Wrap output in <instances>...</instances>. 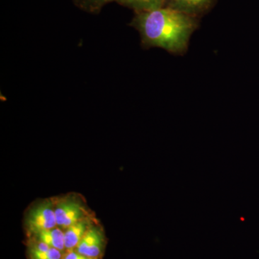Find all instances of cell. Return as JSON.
Returning a JSON list of instances; mask_svg holds the SVG:
<instances>
[{
	"mask_svg": "<svg viewBox=\"0 0 259 259\" xmlns=\"http://www.w3.org/2000/svg\"><path fill=\"white\" fill-rule=\"evenodd\" d=\"M57 226L66 229L74 223L89 217L83 202L78 197L68 196L54 202Z\"/></svg>",
	"mask_w": 259,
	"mask_h": 259,
	"instance_id": "7a4b0ae2",
	"label": "cell"
},
{
	"mask_svg": "<svg viewBox=\"0 0 259 259\" xmlns=\"http://www.w3.org/2000/svg\"><path fill=\"white\" fill-rule=\"evenodd\" d=\"M105 245L103 231L99 227L92 226L75 250L89 258L100 259L103 255Z\"/></svg>",
	"mask_w": 259,
	"mask_h": 259,
	"instance_id": "277c9868",
	"label": "cell"
},
{
	"mask_svg": "<svg viewBox=\"0 0 259 259\" xmlns=\"http://www.w3.org/2000/svg\"><path fill=\"white\" fill-rule=\"evenodd\" d=\"M28 254L30 259H62L63 257L61 250L51 248L47 243L36 239L32 241Z\"/></svg>",
	"mask_w": 259,
	"mask_h": 259,
	"instance_id": "52a82bcc",
	"label": "cell"
},
{
	"mask_svg": "<svg viewBox=\"0 0 259 259\" xmlns=\"http://www.w3.org/2000/svg\"><path fill=\"white\" fill-rule=\"evenodd\" d=\"M35 239L47 243L51 248L64 250L65 249L64 232L60 228H54L52 229L42 231L35 234Z\"/></svg>",
	"mask_w": 259,
	"mask_h": 259,
	"instance_id": "ba28073f",
	"label": "cell"
},
{
	"mask_svg": "<svg viewBox=\"0 0 259 259\" xmlns=\"http://www.w3.org/2000/svg\"><path fill=\"white\" fill-rule=\"evenodd\" d=\"M62 259H93L89 258L76 251V250H66V253L63 254Z\"/></svg>",
	"mask_w": 259,
	"mask_h": 259,
	"instance_id": "8fae6325",
	"label": "cell"
},
{
	"mask_svg": "<svg viewBox=\"0 0 259 259\" xmlns=\"http://www.w3.org/2000/svg\"><path fill=\"white\" fill-rule=\"evenodd\" d=\"M167 0H115L117 4L134 10L135 13L151 11L166 6Z\"/></svg>",
	"mask_w": 259,
	"mask_h": 259,
	"instance_id": "9c48e42d",
	"label": "cell"
},
{
	"mask_svg": "<svg viewBox=\"0 0 259 259\" xmlns=\"http://www.w3.org/2000/svg\"><path fill=\"white\" fill-rule=\"evenodd\" d=\"M92 226L90 218H88L66 228L64 231L65 249H76L85 233Z\"/></svg>",
	"mask_w": 259,
	"mask_h": 259,
	"instance_id": "8992f818",
	"label": "cell"
},
{
	"mask_svg": "<svg viewBox=\"0 0 259 259\" xmlns=\"http://www.w3.org/2000/svg\"><path fill=\"white\" fill-rule=\"evenodd\" d=\"M74 5L82 11L90 14H98L102 8L115 0H73Z\"/></svg>",
	"mask_w": 259,
	"mask_h": 259,
	"instance_id": "30bf717a",
	"label": "cell"
},
{
	"mask_svg": "<svg viewBox=\"0 0 259 259\" xmlns=\"http://www.w3.org/2000/svg\"><path fill=\"white\" fill-rule=\"evenodd\" d=\"M27 229L32 234L57 226L54 202L47 200L32 207L26 217Z\"/></svg>",
	"mask_w": 259,
	"mask_h": 259,
	"instance_id": "3957f363",
	"label": "cell"
},
{
	"mask_svg": "<svg viewBox=\"0 0 259 259\" xmlns=\"http://www.w3.org/2000/svg\"><path fill=\"white\" fill-rule=\"evenodd\" d=\"M199 20L178 10L163 7L135 13L130 25L139 32L141 45L145 49L160 48L182 56L187 51L190 37L199 27Z\"/></svg>",
	"mask_w": 259,
	"mask_h": 259,
	"instance_id": "6da1fadb",
	"label": "cell"
},
{
	"mask_svg": "<svg viewBox=\"0 0 259 259\" xmlns=\"http://www.w3.org/2000/svg\"><path fill=\"white\" fill-rule=\"evenodd\" d=\"M217 0H167L166 6L196 18L207 14Z\"/></svg>",
	"mask_w": 259,
	"mask_h": 259,
	"instance_id": "5b68a950",
	"label": "cell"
}]
</instances>
